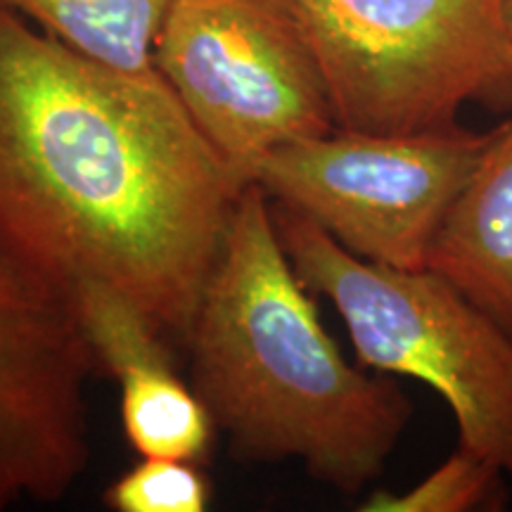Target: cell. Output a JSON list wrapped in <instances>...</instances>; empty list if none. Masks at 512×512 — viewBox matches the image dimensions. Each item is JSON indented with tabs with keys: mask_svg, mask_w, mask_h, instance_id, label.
<instances>
[{
	"mask_svg": "<svg viewBox=\"0 0 512 512\" xmlns=\"http://www.w3.org/2000/svg\"><path fill=\"white\" fill-rule=\"evenodd\" d=\"M245 185L157 69L0 5V245L43 280L110 285L188 342Z\"/></svg>",
	"mask_w": 512,
	"mask_h": 512,
	"instance_id": "6da1fadb",
	"label": "cell"
},
{
	"mask_svg": "<svg viewBox=\"0 0 512 512\" xmlns=\"http://www.w3.org/2000/svg\"><path fill=\"white\" fill-rule=\"evenodd\" d=\"M275 233L271 197L242 190L188 337L192 387L230 456L299 458L354 496L382 475L413 418L399 384L339 354Z\"/></svg>",
	"mask_w": 512,
	"mask_h": 512,
	"instance_id": "7a4b0ae2",
	"label": "cell"
},
{
	"mask_svg": "<svg viewBox=\"0 0 512 512\" xmlns=\"http://www.w3.org/2000/svg\"><path fill=\"white\" fill-rule=\"evenodd\" d=\"M271 207L294 273L339 311L358 363L430 384L456 415L458 446L512 479V339L430 268L366 261L299 211Z\"/></svg>",
	"mask_w": 512,
	"mask_h": 512,
	"instance_id": "3957f363",
	"label": "cell"
},
{
	"mask_svg": "<svg viewBox=\"0 0 512 512\" xmlns=\"http://www.w3.org/2000/svg\"><path fill=\"white\" fill-rule=\"evenodd\" d=\"M337 128L448 131L467 102L512 110L503 0H292Z\"/></svg>",
	"mask_w": 512,
	"mask_h": 512,
	"instance_id": "277c9868",
	"label": "cell"
},
{
	"mask_svg": "<svg viewBox=\"0 0 512 512\" xmlns=\"http://www.w3.org/2000/svg\"><path fill=\"white\" fill-rule=\"evenodd\" d=\"M155 67L245 183L273 147L337 128L292 0H174Z\"/></svg>",
	"mask_w": 512,
	"mask_h": 512,
	"instance_id": "5b68a950",
	"label": "cell"
},
{
	"mask_svg": "<svg viewBox=\"0 0 512 512\" xmlns=\"http://www.w3.org/2000/svg\"><path fill=\"white\" fill-rule=\"evenodd\" d=\"M489 143L491 133L463 126L411 136L335 128L273 147L254 164L249 183L351 254L420 271Z\"/></svg>",
	"mask_w": 512,
	"mask_h": 512,
	"instance_id": "8992f818",
	"label": "cell"
},
{
	"mask_svg": "<svg viewBox=\"0 0 512 512\" xmlns=\"http://www.w3.org/2000/svg\"><path fill=\"white\" fill-rule=\"evenodd\" d=\"M95 370L72 294L0 245V510L60 501L86 472Z\"/></svg>",
	"mask_w": 512,
	"mask_h": 512,
	"instance_id": "52a82bcc",
	"label": "cell"
},
{
	"mask_svg": "<svg viewBox=\"0 0 512 512\" xmlns=\"http://www.w3.org/2000/svg\"><path fill=\"white\" fill-rule=\"evenodd\" d=\"M72 299L100 368L119 382L121 425L133 451L140 458L202 463L214 420L195 387L178 375L164 332L105 283L83 280Z\"/></svg>",
	"mask_w": 512,
	"mask_h": 512,
	"instance_id": "ba28073f",
	"label": "cell"
},
{
	"mask_svg": "<svg viewBox=\"0 0 512 512\" xmlns=\"http://www.w3.org/2000/svg\"><path fill=\"white\" fill-rule=\"evenodd\" d=\"M427 268L448 280L512 339V117L453 200Z\"/></svg>",
	"mask_w": 512,
	"mask_h": 512,
	"instance_id": "9c48e42d",
	"label": "cell"
},
{
	"mask_svg": "<svg viewBox=\"0 0 512 512\" xmlns=\"http://www.w3.org/2000/svg\"><path fill=\"white\" fill-rule=\"evenodd\" d=\"M174 0H0L69 48L124 72H150Z\"/></svg>",
	"mask_w": 512,
	"mask_h": 512,
	"instance_id": "30bf717a",
	"label": "cell"
},
{
	"mask_svg": "<svg viewBox=\"0 0 512 512\" xmlns=\"http://www.w3.org/2000/svg\"><path fill=\"white\" fill-rule=\"evenodd\" d=\"M501 475L505 472L470 448L456 453L403 494L373 491L361 505L363 512H470L498 510L503 503Z\"/></svg>",
	"mask_w": 512,
	"mask_h": 512,
	"instance_id": "8fae6325",
	"label": "cell"
},
{
	"mask_svg": "<svg viewBox=\"0 0 512 512\" xmlns=\"http://www.w3.org/2000/svg\"><path fill=\"white\" fill-rule=\"evenodd\" d=\"M102 498L117 512H204L211 482L195 460L143 458Z\"/></svg>",
	"mask_w": 512,
	"mask_h": 512,
	"instance_id": "7c38bea8",
	"label": "cell"
},
{
	"mask_svg": "<svg viewBox=\"0 0 512 512\" xmlns=\"http://www.w3.org/2000/svg\"><path fill=\"white\" fill-rule=\"evenodd\" d=\"M503 27H505V36H508V43L512 50V0H503Z\"/></svg>",
	"mask_w": 512,
	"mask_h": 512,
	"instance_id": "4fadbf2b",
	"label": "cell"
}]
</instances>
